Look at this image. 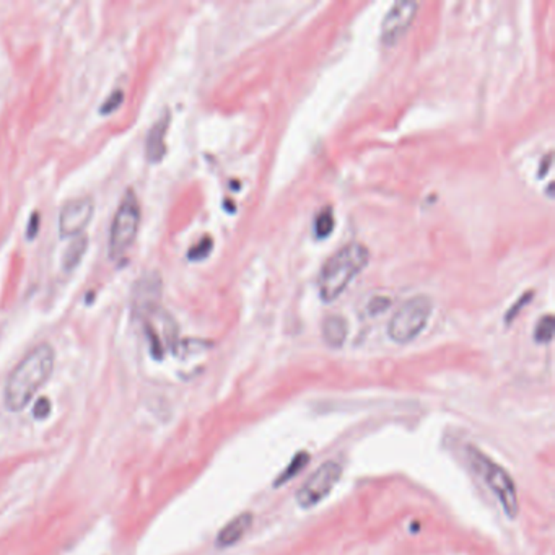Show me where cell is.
<instances>
[{"label": "cell", "mask_w": 555, "mask_h": 555, "mask_svg": "<svg viewBox=\"0 0 555 555\" xmlns=\"http://www.w3.org/2000/svg\"><path fill=\"white\" fill-rule=\"evenodd\" d=\"M54 349L42 342L33 347L7 378L4 389V404L10 412H21L35 394L44 386L54 370Z\"/></svg>", "instance_id": "cell-1"}, {"label": "cell", "mask_w": 555, "mask_h": 555, "mask_svg": "<svg viewBox=\"0 0 555 555\" xmlns=\"http://www.w3.org/2000/svg\"><path fill=\"white\" fill-rule=\"evenodd\" d=\"M168 126H169V116L165 114L160 117L158 121H155V124L150 127V131H148V136L145 141V153L150 162H160V160L163 158V155L167 153L165 137H167Z\"/></svg>", "instance_id": "cell-10"}, {"label": "cell", "mask_w": 555, "mask_h": 555, "mask_svg": "<svg viewBox=\"0 0 555 555\" xmlns=\"http://www.w3.org/2000/svg\"><path fill=\"white\" fill-rule=\"evenodd\" d=\"M467 455L469 462H471L474 471L484 479V482L487 484L489 489L495 494V497L499 499L506 516L515 520L518 513H520V501H518L516 485L513 479L510 477V474L506 472L503 467L499 466L497 462L489 460L477 448H469Z\"/></svg>", "instance_id": "cell-3"}, {"label": "cell", "mask_w": 555, "mask_h": 555, "mask_svg": "<svg viewBox=\"0 0 555 555\" xmlns=\"http://www.w3.org/2000/svg\"><path fill=\"white\" fill-rule=\"evenodd\" d=\"M36 230H38V213H33V217H31V228L28 230L30 237H35Z\"/></svg>", "instance_id": "cell-20"}, {"label": "cell", "mask_w": 555, "mask_h": 555, "mask_svg": "<svg viewBox=\"0 0 555 555\" xmlns=\"http://www.w3.org/2000/svg\"><path fill=\"white\" fill-rule=\"evenodd\" d=\"M431 302L429 297L417 295L405 300L393 314L388 326V334L394 342L407 344L417 338L425 329L431 314Z\"/></svg>", "instance_id": "cell-5"}, {"label": "cell", "mask_w": 555, "mask_h": 555, "mask_svg": "<svg viewBox=\"0 0 555 555\" xmlns=\"http://www.w3.org/2000/svg\"><path fill=\"white\" fill-rule=\"evenodd\" d=\"M141 202L134 189H127L117 205L109 228V256L113 259L126 253L141 228Z\"/></svg>", "instance_id": "cell-4"}, {"label": "cell", "mask_w": 555, "mask_h": 555, "mask_svg": "<svg viewBox=\"0 0 555 555\" xmlns=\"http://www.w3.org/2000/svg\"><path fill=\"white\" fill-rule=\"evenodd\" d=\"M417 2H396L389 8L381 25V41L391 46L402 38L417 13Z\"/></svg>", "instance_id": "cell-8"}, {"label": "cell", "mask_w": 555, "mask_h": 555, "mask_svg": "<svg viewBox=\"0 0 555 555\" xmlns=\"http://www.w3.org/2000/svg\"><path fill=\"white\" fill-rule=\"evenodd\" d=\"M536 342L539 344H549L554 338V318L552 314H546L539 319L535 330Z\"/></svg>", "instance_id": "cell-14"}, {"label": "cell", "mask_w": 555, "mask_h": 555, "mask_svg": "<svg viewBox=\"0 0 555 555\" xmlns=\"http://www.w3.org/2000/svg\"><path fill=\"white\" fill-rule=\"evenodd\" d=\"M88 249V237L85 233H80L77 237H72L68 241L67 248L64 249L61 264L64 270H73L80 264V261L83 259L85 253Z\"/></svg>", "instance_id": "cell-12"}, {"label": "cell", "mask_w": 555, "mask_h": 555, "mask_svg": "<svg viewBox=\"0 0 555 555\" xmlns=\"http://www.w3.org/2000/svg\"><path fill=\"white\" fill-rule=\"evenodd\" d=\"M334 225L335 223H334L333 212H330V209H326L318 215L316 223H314V230H316V234L319 238H326L334 230Z\"/></svg>", "instance_id": "cell-15"}, {"label": "cell", "mask_w": 555, "mask_h": 555, "mask_svg": "<svg viewBox=\"0 0 555 555\" xmlns=\"http://www.w3.org/2000/svg\"><path fill=\"white\" fill-rule=\"evenodd\" d=\"M527 298H531V293H530V295H525L523 298H520V302H518V305H515V306L511 308L510 311H508V316H506V321H511V318H513L515 314H518V311H520L521 306H525V305H526V303H527Z\"/></svg>", "instance_id": "cell-19"}, {"label": "cell", "mask_w": 555, "mask_h": 555, "mask_svg": "<svg viewBox=\"0 0 555 555\" xmlns=\"http://www.w3.org/2000/svg\"><path fill=\"white\" fill-rule=\"evenodd\" d=\"M370 251L362 243H349L326 261L319 272V295L324 302L339 298L350 285V282L366 268Z\"/></svg>", "instance_id": "cell-2"}, {"label": "cell", "mask_w": 555, "mask_h": 555, "mask_svg": "<svg viewBox=\"0 0 555 555\" xmlns=\"http://www.w3.org/2000/svg\"><path fill=\"white\" fill-rule=\"evenodd\" d=\"M342 476V466L338 461H328L319 466L306 482L298 489L297 501L302 508H313L329 497Z\"/></svg>", "instance_id": "cell-6"}, {"label": "cell", "mask_w": 555, "mask_h": 555, "mask_svg": "<svg viewBox=\"0 0 555 555\" xmlns=\"http://www.w3.org/2000/svg\"><path fill=\"white\" fill-rule=\"evenodd\" d=\"M33 414H35V417L36 419H46L47 415L51 414V401L47 398H41L38 402H36V405H35V409H33Z\"/></svg>", "instance_id": "cell-18"}, {"label": "cell", "mask_w": 555, "mask_h": 555, "mask_svg": "<svg viewBox=\"0 0 555 555\" xmlns=\"http://www.w3.org/2000/svg\"><path fill=\"white\" fill-rule=\"evenodd\" d=\"M212 246H213V243H212V238H209V237H204L201 239L199 243L197 244H194V246H192L191 249H189V259H192V261H201V259H204V258H207V256H209V253L212 251Z\"/></svg>", "instance_id": "cell-16"}, {"label": "cell", "mask_w": 555, "mask_h": 555, "mask_svg": "<svg viewBox=\"0 0 555 555\" xmlns=\"http://www.w3.org/2000/svg\"><path fill=\"white\" fill-rule=\"evenodd\" d=\"M122 101H124V92H122L121 88L114 90V92L103 101V105H101V108H100V113L101 114L114 113V111L121 106Z\"/></svg>", "instance_id": "cell-17"}, {"label": "cell", "mask_w": 555, "mask_h": 555, "mask_svg": "<svg viewBox=\"0 0 555 555\" xmlns=\"http://www.w3.org/2000/svg\"><path fill=\"white\" fill-rule=\"evenodd\" d=\"M254 518L251 513H241L237 518H233L230 523H227L222 527V531L217 536V546L218 547H232L234 544H238L241 539L248 535V531L253 526Z\"/></svg>", "instance_id": "cell-9"}, {"label": "cell", "mask_w": 555, "mask_h": 555, "mask_svg": "<svg viewBox=\"0 0 555 555\" xmlns=\"http://www.w3.org/2000/svg\"><path fill=\"white\" fill-rule=\"evenodd\" d=\"M347 333H349L347 321L340 314H329L323 321V338L329 347H334V349L342 347L347 339Z\"/></svg>", "instance_id": "cell-11"}, {"label": "cell", "mask_w": 555, "mask_h": 555, "mask_svg": "<svg viewBox=\"0 0 555 555\" xmlns=\"http://www.w3.org/2000/svg\"><path fill=\"white\" fill-rule=\"evenodd\" d=\"M95 212V201L90 196L72 197L64 202L59 212V232L62 237H77L88 227Z\"/></svg>", "instance_id": "cell-7"}, {"label": "cell", "mask_w": 555, "mask_h": 555, "mask_svg": "<svg viewBox=\"0 0 555 555\" xmlns=\"http://www.w3.org/2000/svg\"><path fill=\"white\" fill-rule=\"evenodd\" d=\"M308 461H309L308 453H305V451L298 453V455L292 460V462L288 464V467L285 469V471L280 474L279 479L275 480V487H277V485H280V484H287L288 480L293 479L295 476H298V474H300L303 469H305Z\"/></svg>", "instance_id": "cell-13"}]
</instances>
